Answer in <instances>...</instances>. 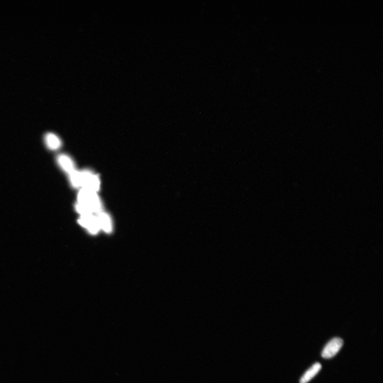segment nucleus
I'll return each mask as SVG.
<instances>
[{
    "mask_svg": "<svg viewBox=\"0 0 383 383\" xmlns=\"http://www.w3.org/2000/svg\"><path fill=\"white\" fill-rule=\"evenodd\" d=\"M102 208L101 202L96 192L85 189L80 191L76 209L81 215L97 214L102 211Z\"/></svg>",
    "mask_w": 383,
    "mask_h": 383,
    "instance_id": "1",
    "label": "nucleus"
},
{
    "mask_svg": "<svg viewBox=\"0 0 383 383\" xmlns=\"http://www.w3.org/2000/svg\"><path fill=\"white\" fill-rule=\"evenodd\" d=\"M80 175L81 187L95 192L99 190L100 182L97 175L89 171L80 172Z\"/></svg>",
    "mask_w": 383,
    "mask_h": 383,
    "instance_id": "2",
    "label": "nucleus"
},
{
    "mask_svg": "<svg viewBox=\"0 0 383 383\" xmlns=\"http://www.w3.org/2000/svg\"><path fill=\"white\" fill-rule=\"evenodd\" d=\"M343 344L342 338L335 337L328 342L321 352V356L325 359L332 358L340 351Z\"/></svg>",
    "mask_w": 383,
    "mask_h": 383,
    "instance_id": "3",
    "label": "nucleus"
},
{
    "mask_svg": "<svg viewBox=\"0 0 383 383\" xmlns=\"http://www.w3.org/2000/svg\"><path fill=\"white\" fill-rule=\"evenodd\" d=\"M79 222L92 234H97L101 229L97 217L93 214L81 215Z\"/></svg>",
    "mask_w": 383,
    "mask_h": 383,
    "instance_id": "4",
    "label": "nucleus"
},
{
    "mask_svg": "<svg viewBox=\"0 0 383 383\" xmlns=\"http://www.w3.org/2000/svg\"><path fill=\"white\" fill-rule=\"evenodd\" d=\"M101 229L107 233H111L112 231V224L111 218L108 213L100 212L96 216Z\"/></svg>",
    "mask_w": 383,
    "mask_h": 383,
    "instance_id": "5",
    "label": "nucleus"
},
{
    "mask_svg": "<svg viewBox=\"0 0 383 383\" xmlns=\"http://www.w3.org/2000/svg\"><path fill=\"white\" fill-rule=\"evenodd\" d=\"M57 161L60 167L65 172L70 174L75 171L74 163L72 159L68 156L65 155H59Z\"/></svg>",
    "mask_w": 383,
    "mask_h": 383,
    "instance_id": "6",
    "label": "nucleus"
},
{
    "mask_svg": "<svg viewBox=\"0 0 383 383\" xmlns=\"http://www.w3.org/2000/svg\"><path fill=\"white\" fill-rule=\"evenodd\" d=\"M321 368V365L319 363H316L306 371L300 380V383H307L319 373Z\"/></svg>",
    "mask_w": 383,
    "mask_h": 383,
    "instance_id": "7",
    "label": "nucleus"
},
{
    "mask_svg": "<svg viewBox=\"0 0 383 383\" xmlns=\"http://www.w3.org/2000/svg\"><path fill=\"white\" fill-rule=\"evenodd\" d=\"M45 141L47 146L52 150H56L61 146V141L58 137L52 133H48L45 137Z\"/></svg>",
    "mask_w": 383,
    "mask_h": 383,
    "instance_id": "8",
    "label": "nucleus"
},
{
    "mask_svg": "<svg viewBox=\"0 0 383 383\" xmlns=\"http://www.w3.org/2000/svg\"><path fill=\"white\" fill-rule=\"evenodd\" d=\"M69 179L71 184L74 188L81 187L80 172L74 171L69 174Z\"/></svg>",
    "mask_w": 383,
    "mask_h": 383,
    "instance_id": "9",
    "label": "nucleus"
}]
</instances>
